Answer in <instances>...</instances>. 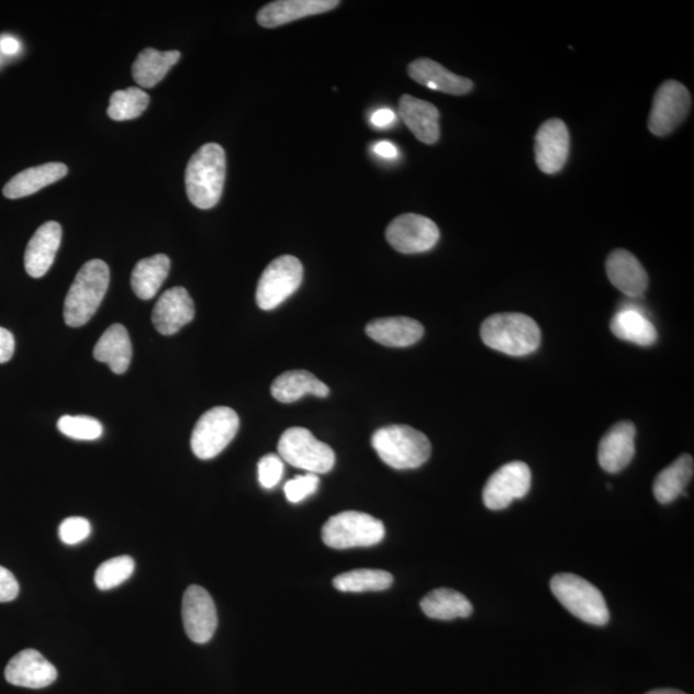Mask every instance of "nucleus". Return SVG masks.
Instances as JSON below:
<instances>
[{
  "label": "nucleus",
  "mask_w": 694,
  "mask_h": 694,
  "mask_svg": "<svg viewBox=\"0 0 694 694\" xmlns=\"http://www.w3.org/2000/svg\"><path fill=\"white\" fill-rule=\"evenodd\" d=\"M440 231L426 216L403 214L394 219L387 230V239L392 248L402 254H421L433 250L439 243Z\"/></svg>",
  "instance_id": "obj_11"
},
{
  "label": "nucleus",
  "mask_w": 694,
  "mask_h": 694,
  "mask_svg": "<svg viewBox=\"0 0 694 694\" xmlns=\"http://www.w3.org/2000/svg\"><path fill=\"white\" fill-rule=\"evenodd\" d=\"M278 452L284 462L307 473H328L336 463L334 449L304 427L286 429L279 439Z\"/></svg>",
  "instance_id": "obj_7"
},
{
  "label": "nucleus",
  "mask_w": 694,
  "mask_h": 694,
  "mask_svg": "<svg viewBox=\"0 0 694 694\" xmlns=\"http://www.w3.org/2000/svg\"><path fill=\"white\" fill-rule=\"evenodd\" d=\"M400 117L419 142L435 145L440 138V113L433 103L404 94L399 101Z\"/></svg>",
  "instance_id": "obj_19"
},
{
  "label": "nucleus",
  "mask_w": 694,
  "mask_h": 694,
  "mask_svg": "<svg viewBox=\"0 0 694 694\" xmlns=\"http://www.w3.org/2000/svg\"><path fill=\"white\" fill-rule=\"evenodd\" d=\"M20 585L10 570L0 566V602H11L18 598Z\"/></svg>",
  "instance_id": "obj_39"
},
{
  "label": "nucleus",
  "mask_w": 694,
  "mask_h": 694,
  "mask_svg": "<svg viewBox=\"0 0 694 694\" xmlns=\"http://www.w3.org/2000/svg\"><path fill=\"white\" fill-rule=\"evenodd\" d=\"M110 283V269L102 260H90L79 270L65 300L67 326H85L102 304Z\"/></svg>",
  "instance_id": "obj_3"
},
{
  "label": "nucleus",
  "mask_w": 694,
  "mask_h": 694,
  "mask_svg": "<svg viewBox=\"0 0 694 694\" xmlns=\"http://www.w3.org/2000/svg\"><path fill=\"white\" fill-rule=\"evenodd\" d=\"M149 104V96L141 88L117 90L111 96L108 115L115 122L137 119Z\"/></svg>",
  "instance_id": "obj_33"
},
{
  "label": "nucleus",
  "mask_w": 694,
  "mask_h": 694,
  "mask_svg": "<svg viewBox=\"0 0 694 694\" xmlns=\"http://www.w3.org/2000/svg\"><path fill=\"white\" fill-rule=\"evenodd\" d=\"M69 169L63 163H48L18 174L3 188L7 199L19 200L43 190L44 187L58 182L67 176Z\"/></svg>",
  "instance_id": "obj_24"
},
{
  "label": "nucleus",
  "mask_w": 694,
  "mask_h": 694,
  "mask_svg": "<svg viewBox=\"0 0 694 694\" xmlns=\"http://www.w3.org/2000/svg\"><path fill=\"white\" fill-rule=\"evenodd\" d=\"M180 57L179 51L160 52L155 48L142 51L133 64V78L142 88H154L164 80Z\"/></svg>",
  "instance_id": "obj_28"
},
{
  "label": "nucleus",
  "mask_w": 694,
  "mask_h": 694,
  "mask_svg": "<svg viewBox=\"0 0 694 694\" xmlns=\"http://www.w3.org/2000/svg\"><path fill=\"white\" fill-rule=\"evenodd\" d=\"M303 278V264L295 256H279L262 271L256 303L262 311H273L300 289Z\"/></svg>",
  "instance_id": "obj_9"
},
{
  "label": "nucleus",
  "mask_w": 694,
  "mask_h": 694,
  "mask_svg": "<svg viewBox=\"0 0 694 694\" xmlns=\"http://www.w3.org/2000/svg\"><path fill=\"white\" fill-rule=\"evenodd\" d=\"M646 694H686V693L682 691H678V690L663 689V690H654Z\"/></svg>",
  "instance_id": "obj_44"
},
{
  "label": "nucleus",
  "mask_w": 694,
  "mask_h": 694,
  "mask_svg": "<svg viewBox=\"0 0 694 694\" xmlns=\"http://www.w3.org/2000/svg\"><path fill=\"white\" fill-rule=\"evenodd\" d=\"M421 608L427 617L444 622L459 617L466 618L473 613L472 603L466 598V595L447 587L428 593L421 601Z\"/></svg>",
  "instance_id": "obj_30"
},
{
  "label": "nucleus",
  "mask_w": 694,
  "mask_h": 694,
  "mask_svg": "<svg viewBox=\"0 0 694 694\" xmlns=\"http://www.w3.org/2000/svg\"><path fill=\"white\" fill-rule=\"evenodd\" d=\"M394 583L391 573L382 570L361 569L342 573L334 579V586L344 593L387 591Z\"/></svg>",
  "instance_id": "obj_32"
},
{
  "label": "nucleus",
  "mask_w": 694,
  "mask_h": 694,
  "mask_svg": "<svg viewBox=\"0 0 694 694\" xmlns=\"http://www.w3.org/2000/svg\"><path fill=\"white\" fill-rule=\"evenodd\" d=\"M61 240L63 228L57 222L44 223L34 233L25 251V269L30 277L42 278L48 273Z\"/></svg>",
  "instance_id": "obj_20"
},
{
  "label": "nucleus",
  "mask_w": 694,
  "mask_h": 694,
  "mask_svg": "<svg viewBox=\"0 0 694 694\" xmlns=\"http://www.w3.org/2000/svg\"><path fill=\"white\" fill-rule=\"evenodd\" d=\"M372 447L391 469L414 470L424 466L432 457V443L418 429L404 425H392L377 429Z\"/></svg>",
  "instance_id": "obj_4"
},
{
  "label": "nucleus",
  "mask_w": 694,
  "mask_h": 694,
  "mask_svg": "<svg viewBox=\"0 0 694 694\" xmlns=\"http://www.w3.org/2000/svg\"><path fill=\"white\" fill-rule=\"evenodd\" d=\"M531 488L530 467L524 462H511L495 471L486 482L482 501L486 508L501 511L529 493Z\"/></svg>",
  "instance_id": "obj_12"
},
{
  "label": "nucleus",
  "mask_w": 694,
  "mask_h": 694,
  "mask_svg": "<svg viewBox=\"0 0 694 694\" xmlns=\"http://www.w3.org/2000/svg\"><path fill=\"white\" fill-rule=\"evenodd\" d=\"M550 590L561 605L580 620L595 626L609 622L605 597L585 579L573 573H558L550 580Z\"/></svg>",
  "instance_id": "obj_5"
},
{
  "label": "nucleus",
  "mask_w": 694,
  "mask_h": 694,
  "mask_svg": "<svg viewBox=\"0 0 694 694\" xmlns=\"http://www.w3.org/2000/svg\"><path fill=\"white\" fill-rule=\"evenodd\" d=\"M371 122L377 127H388L395 122V112L390 109L377 110L371 117Z\"/></svg>",
  "instance_id": "obj_41"
},
{
  "label": "nucleus",
  "mask_w": 694,
  "mask_h": 694,
  "mask_svg": "<svg viewBox=\"0 0 694 694\" xmlns=\"http://www.w3.org/2000/svg\"><path fill=\"white\" fill-rule=\"evenodd\" d=\"M226 160L222 146L208 143L195 153L186 170V188L192 205L213 209L221 201L225 182Z\"/></svg>",
  "instance_id": "obj_1"
},
{
  "label": "nucleus",
  "mask_w": 694,
  "mask_h": 694,
  "mask_svg": "<svg viewBox=\"0 0 694 694\" xmlns=\"http://www.w3.org/2000/svg\"><path fill=\"white\" fill-rule=\"evenodd\" d=\"M271 395L279 403L290 404L305 395L326 398L329 395V388L326 383L307 371H290L278 376L271 383Z\"/></svg>",
  "instance_id": "obj_26"
},
{
  "label": "nucleus",
  "mask_w": 694,
  "mask_h": 694,
  "mask_svg": "<svg viewBox=\"0 0 694 694\" xmlns=\"http://www.w3.org/2000/svg\"><path fill=\"white\" fill-rule=\"evenodd\" d=\"M20 48L21 44L16 40V37L10 35H3L2 37H0V52L4 53V55H18Z\"/></svg>",
  "instance_id": "obj_42"
},
{
  "label": "nucleus",
  "mask_w": 694,
  "mask_h": 694,
  "mask_svg": "<svg viewBox=\"0 0 694 694\" xmlns=\"http://www.w3.org/2000/svg\"><path fill=\"white\" fill-rule=\"evenodd\" d=\"M338 5V0H278L262 7L258 13V24L262 27L275 29L335 10Z\"/></svg>",
  "instance_id": "obj_18"
},
{
  "label": "nucleus",
  "mask_w": 694,
  "mask_h": 694,
  "mask_svg": "<svg viewBox=\"0 0 694 694\" xmlns=\"http://www.w3.org/2000/svg\"><path fill=\"white\" fill-rule=\"evenodd\" d=\"M92 531L89 520L82 517L66 518L59 526V538L65 545L75 546L85 541Z\"/></svg>",
  "instance_id": "obj_38"
},
{
  "label": "nucleus",
  "mask_w": 694,
  "mask_h": 694,
  "mask_svg": "<svg viewBox=\"0 0 694 694\" xmlns=\"http://www.w3.org/2000/svg\"><path fill=\"white\" fill-rule=\"evenodd\" d=\"M692 98L682 82L668 80L653 97L648 127L658 137H665L689 115Z\"/></svg>",
  "instance_id": "obj_10"
},
{
  "label": "nucleus",
  "mask_w": 694,
  "mask_h": 694,
  "mask_svg": "<svg viewBox=\"0 0 694 694\" xmlns=\"http://www.w3.org/2000/svg\"><path fill=\"white\" fill-rule=\"evenodd\" d=\"M4 675L12 685L41 690L56 682L57 669L41 652L25 650L13 656Z\"/></svg>",
  "instance_id": "obj_15"
},
{
  "label": "nucleus",
  "mask_w": 694,
  "mask_h": 694,
  "mask_svg": "<svg viewBox=\"0 0 694 694\" xmlns=\"http://www.w3.org/2000/svg\"><path fill=\"white\" fill-rule=\"evenodd\" d=\"M383 538L382 520L357 511L332 516L322 529L324 545L334 549L372 547L379 545Z\"/></svg>",
  "instance_id": "obj_6"
},
{
  "label": "nucleus",
  "mask_w": 694,
  "mask_h": 694,
  "mask_svg": "<svg viewBox=\"0 0 694 694\" xmlns=\"http://www.w3.org/2000/svg\"><path fill=\"white\" fill-rule=\"evenodd\" d=\"M193 318V300L183 287L164 292L153 312L154 326L164 336L176 335Z\"/></svg>",
  "instance_id": "obj_16"
},
{
  "label": "nucleus",
  "mask_w": 694,
  "mask_h": 694,
  "mask_svg": "<svg viewBox=\"0 0 694 694\" xmlns=\"http://www.w3.org/2000/svg\"><path fill=\"white\" fill-rule=\"evenodd\" d=\"M570 134L560 119H550L540 126L535 137V157L539 169L546 174L561 171L568 163Z\"/></svg>",
  "instance_id": "obj_14"
},
{
  "label": "nucleus",
  "mask_w": 694,
  "mask_h": 694,
  "mask_svg": "<svg viewBox=\"0 0 694 694\" xmlns=\"http://www.w3.org/2000/svg\"><path fill=\"white\" fill-rule=\"evenodd\" d=\"M611 283L630 298L642 296L648 287V275L642 264L631 253L615 250L606 261Z\"/></svg>",
  "instance_id": "obj_21"
},
{
  "label": "nucleus",
  "mask_w": 694,
  "mask_h": 694,
  "mask_svg": "<svg viewBox=\"0 0 694 694\" xmlns=\"http://www.w3.org/2000/svg\"><path fill=\"white\" fill-rule=\"evenodd\" d=\"M374 153L383 158H389V160L399 156L396 147L387 141L377 143L374 146Z\"/></svg>",
  "instance_id": "obj_43"
},
{
  "label": "nucleus",
  "mask_w": 694,
  "mask_h": 694,
  "mask_svg": "<svg viewBox=\"0 0 694 694\" xmlns=\"http://www.w3.org/2000/svg\"><path fill=\"white\" fill-rule=\"evenodd\" d=\"M694 472L693 458L690 455L679 457L673 464L661 471L653 484V494L661 504L673 503L685 492Z\"/></svg>",
  "instance_id": "obj_29"
},
{
  "label": "nucleus",
  "mask_w": 694,
  "mask_h": 694,
  "mask_svg": "<svg viewBox=\"0 0 694 694\" xmlns=\"http://www.w3.org/2000/svg\"><path fill=\"white\" fill-rule=\"evenodd\" d=\"M57 427L75 440L92 441L100 439L103 434L101 422L87 416H64L59 418Z\"/></svg>",
  "instance_id": "obj_35"
},
{
  "label": "nucleus",
  "mask_w": 694,
  "mask_h": 694,
  "mask_svg": "<svg viewBox=\"0 0 694 694\" xmlns=\"http://www.w3.org/2000/svg\"><path fill=\"white\" fill-rule=\"evenodd\" d=\"M367 335L383 346L408 347L424 337L425 328L408 316H389L367 324Z\"/></svg>",
  "instance_id": "obj_23"
},
{
  "label": "nucleus",
  "mask_w": 694,
  "mask_h": 694,
  "mask_svg": "<svg viewBox=\"0 0 694 694\" xmlns=\"http://www.w3.org/2000/svg\"><path fill=\"white\" fill-rule=\"evenodd\" d=\"M135 563L132 557L122 556L103 562L96 571L94 582L98 590L110 591L122 585L133 575Z\"/></svg>",
  "instance_id": "obj_34"
},
{
  "label": "nucleus",
  "mask_w": 694,
  "mask_h": 694,
  "mask_svg": "<svg viewBox=\"0 0 694 694\" xmlns=\"http://www.w3.org/2000/svg\"><path fill=\"white\" fill-rule=\"evenodd\" d=\"M284 466L281 457L268 455L260 459L258 466L259 482L264 489H273L283 477Z\"/></svg>",
  "instance_id": "obj_37"
},
{
  "label": "nucleus",
  "mask_w": 694,
  "mask_h": 694,
  "mask_svg": "<svg viewBox=\"0 0 694 694\" xmlns=\"http://www.w3.org/2000/svg\"><path fill=\"white\" fill-rule=\"evenodd\" d=\"M93 356L101 363L109 365L111 371L123 374L131 366L133 349L130 334L123 324H112L94 347Z\"/></svg>",
  "instance_id": "obj_25"
},
{
  "label": "nucleus",
  "mask_w": 694,
  "mask_h": 694,
  "mask_svg": "<svg viewBox=\"0 0 694 694\" xmlns=\"http://www.w3.org/2000/svg\"><path fill=\"white\" fill-rule=\"evenodd\" d=\"M408 74L418 85L441 93L464 96L473 88L470 79L459 77L428 58H418L413 61L408 66Z\"/></svg>",
  "instance_id": "obj_22"
},
{
  "label": "nucleus",
  "mask_w": 694,
  "mask_h": 694,
  "mask_svg": "<svg viewBox=\"0 0 694 694\" xmlns=\"http://www.w3.org/2000/svg\"><path fill=\"white\" fill-rule=\"evenodd\" d=\"M318 474L306 473L299 474L286 482L284 495L290 503H300L306 500V497L315 494L320 488Z\"/></svg>",
  "instance_id": "obj_36"
},
{
  "label": "nucleus",
  "mask_w": 694,
  "mask_h": 694,
  "mask_svg": "<svg viewBox=\"0 0 694 694\" xmlns=\"http://www.w3.org/2000/svg\"><path fill=\"white\" fill-rule=\"evenodd\" d=\"M637 429L631 422L615 425L603 436L598 448V462L608 473H617L628 467L636 455Z\"/></svg>",
  "instance_id": "obj_17"
},
{
  "label": "nucleus",
  "mask_w": 694,
  "mask_h": 694,
  "mask_svg": "<svg viewBox=\"0 0 694 694\" xmlns=\"http://www.w3.org/2000/svg\"><path fill=\"white\" fill-rule=\"evenodd\" d=\"M170 271V259L164 254L137 262L132 275V289L139 299L150 300L160 291Z\"/></svg>",
  "instance_id": "obj_31"
},
{
  "label": "nucleus",
  "mask_w": 694,
  "mask_h": 694,
  "mask_svg": "<svg viewBox=\"0 0 694 694\" xmlns=\"http://www.w3.org/2000/svg\"><path fill=\"white\" fill-rule=\"evenodd\" d=\"M481 339L490 349L511 357H525L538 350L541 332L529 315L502 313L482 323Z\"/></svg>",
  "instance_id": "obj_2"
},
{
  "label": "nucleus",
  "mask_w": 694,
  "mask_h": 694,
  "mask_svg": "<svg viewBox=\"0 0 694 694\" xmlns=\"http://www.w3.org/2000/svg\"><path fill=\"white\" fill-rule=\"evenodd\" d=\"M239 428L238 414L228 406H215L195 424L191 437L194 456L213 459L235 439Z\"/></svg>",
  "instance_id": "obj_8"
},
{
  "label": "nucleus",
  "mask_w": 694,
  "mask_h": 694,
  "mask_svg": "<svg viewBox=\"0 0 694 694\" xmlns=\"http://www.w3.org/2000/svg\"><path fill=\"white\" fill-rule=\"evenodd\" d=\"M183 624L188 638L198 645H205L214 637L217 628V613L213 598L200 585H191L183 597Z\"/></svg>",
  "instance_id": "obj_13"
},
{
  "label": "nucleus",
  "mask_w": 694,
  "mask_h": 694,
  "mask_svg": "<svg viewBox=\"0 0 694 694\" xmlns=\"http://www.w3.org/2000/svg\"><path fill=\"white\" fill-rule=\"evenodd\" d=\"M611 331L624 342L640 346H651L658 342V329L636 306H626L611 321Z\"/></svg>",
  "instance_id": "obj_27"
},
{
  "label": "nucleus",
  "mask_w": 694,
  "mask_h": 694,
  "mask_svg": "<svg viewBox=\"0 0 694 694\" xmlns=\"http://www.w3.org/2000/svg\"><path fill=\"white\" fill-rule=\"evenodd\" d=\"M14 352V337L9 329L0 327V365L11 360Z\"/></svg>",
  "instance_id": "obj_40"
}]
</instances>
